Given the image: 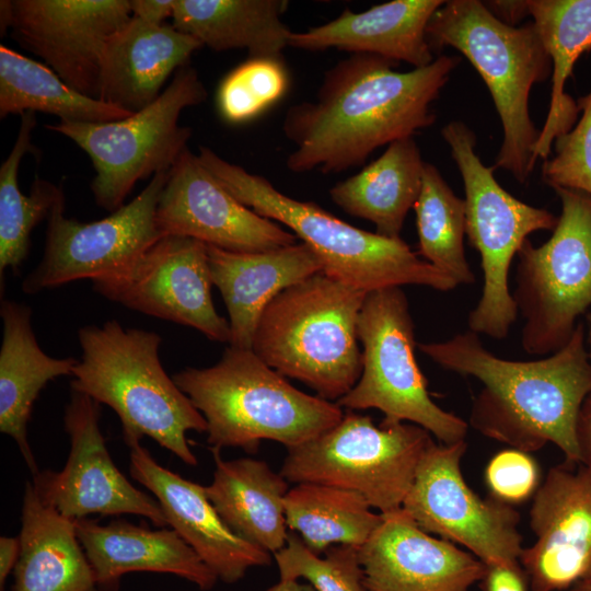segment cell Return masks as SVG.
I'll return each mask as SVG.
<instances>
[{"label": "cell", "instance_id": "cell-1", "mask_svg": "<svg viewBox=\"0 0 591 591\" xmlns=\"http://www.w3.org/2000/svg\"><path fill=\"white\" fill-rule=\"evenodd\" d=\"M461 58L398 72V62L351 54L327 70L314 101L287 111L285 137L294 144L286 166L294 173H340L366 162L378 148L413 137L436 121L432 102Z\"/></svg>", "mask_w": 591, "mask_h": 591}, {"label": "cell", "instance_id": "cell-2", "mask_svg": "<svg viewBox=\"0 0 591 591\" xmlns=\"http://www.w3.org/2000/svg\"><path fill=\"white\" fill-rule=\"evenodd\" d=\"M584 337L579 322L563 348L532 361L497 357L470 329L418 347L440 367L482 382L470 414L476 431L529 453L553 443L568 463L581 464L578 421L591 395Z\"/></svg>", "mask_w": 591, "mask_h": 591}, {"label": "cell", "instance_id": "cell-3", "mask_svg": "<svg viewBox=\"0 0 591 591\" xmlns=\"http://www.w3.org/2000/svg\"><path fill=\"white\" fill-rule=\"evenodd\" d=\"M78 338L81 359L72 372V391L109 406L129 448L149 437L196 466L186 433L206 432L207 422L165 372L159 358L161 336L111 320L102 326L81 327Z\"/></svg>", "mask_w": 591, "mask_h": 591}, {"label": "cell", "instance_id": "cell-4", "mask_svg": "<svg viewBox=\"0 0 591 591\" xmlns=\"http://www.w3.org/2000/svg\"><path fill=\"white\" fill-rule=\"evenodd\" d=\"M172 378L206 419L210 449L254 453L262 440L290 449L344 417L337 403L298 390L253 349L230 346L215 366L187 367Z\"/></svg>", "mask_w": 591, "mask_h": 591}, {"label": "cell", "instance_id": "cell-5", "mask_svg": "<svg viewBox=\"0 0 591 591\" xmlns=\"http://www.w3.org/2000/svg\"><path fill=\"white\" fill-rule=\"evenodd\" d=\"M198 158L215 178L257 215L288 227L321 258L328 277L362 292L416 285L440 291L456 281L424 260L399 239L364 231L311 201L279 192L266 177L200 147Z\"/></svg>", "mask_w": 591, "mask_h": 591}, {"label": "cell", "instance_id": "cell-6", "mask_svg": "<svg viewBox=\"0 0 591 591\" xmlns=\"http://www.w3.org/2000/svg\"><path fill=\"white\" fill-rule=\"evenodd\" d=\"M366 296L323 271L312 275L266 306L253 351L282 375L336 403L362 372L358 320Z\"/></svg>", "mask_w": 591, "mask_h": 591}, {"label": "cell", "instance_id": "cell-7", "mask_svg": "<svg viewBox=\"0 0 591 591\" xmlns=\"http://www.w3.org/2000/svg\"><path fill=\"white\" fill-rule=\"evenodd\" d=\"M426 36L433 54L450 46L465 56L487 85L503 128L495 169L521 184L534 170L540 131L529 113L535 83L552 73V60L534 23L509 26L478 0H450L434 12Z\"/></svg>", "mask_w": 591, "mask_h": 591}, {"label": "cell", "instance_id": "cell-8", "mask_svg": "<svg viewBox=\"0 0 591 591\" xmlns=\"http://www.w3.org/2000/svg\"><path fill=\"white\" fill-rule=\"evenodd\" d=\"M441 135L463 179L466 235L480 255L484 275L480 299L467 318L468 328L503 339L519 313L509 290L511 262L531 233L554 231L558 218L517 199L499 185L495 167L484 165L475 152L476 136L466 124L450 121Z\"/></svg>", "mask_w": 591, "mask_h": 591}, {"label": "cell", "instance_id": "cell-9", "mask_svg": "<svg viewBox=\"0 0 591 591\" xmlns=\"http://www.w3.org/2000/svg\"><path fill=\"white\" fill-rule=\"evenodd\" d=\"M434 442L410 422L382 421L352 410L300 445L287 449L281 475L289 483H316L360 494L381 514L399 510L421 457Z\"/></svg>", "mask_w": 591, "mask_h": 591}, {"label": "cell", "instance_id": "cell-10", "mask_svg": "<svg viewBox=\"0 0 591 591\" xmlns=\"http://www.w3.org/2000/svg\"><path fill=\"white\" fill-rule=\"evenodd\" d=\"M207 96L197 71L186 65L153 103L129 117L107 123L59 120L46 128L71 139L90 157L94 200L112 213L125 205L138 181L171 170L192 136L189 127L178 124L179 115Z\"/></svg>", "mask_w": 591, "mask_h": 591}, {"label": "cell", "instance_id": "cell-11", "mask_svg": "<svg viewBox=\"0 0 591 591\" xmlns=\"http://www.w3.org/2000/svg\"><path fill=\"white\" fill-rule=\"evenodd\" d=\"M362 372L350 392L336 403L347 410L375 408L386 422H410L440 443L465 440V420L438 406L415 358L414 322L401 287L367 293L358 320Z\"/></svg>", "mask_w": 591, "mask_h": 591}, {"label": "cell", "instance_id": "cell-12", "mask_svg": "<svg viewBox=\"0 0 591 591\" xmlns=\"http://www.w3.org/2000/svg\"><path fill=\"white\" fill-rule=\"evenodd\" d=\"M561 213L541 246L528 239L517 254L513 296L524 325L521 345L534 356L552 355L570 339L591 306V196L553 187Z\"/></svg>", "mask_w": 591, "mask_h": 591}, {"label": "cell", "instance_id": "cell-13", "mask_svg": "<svg viewBox=\"0 0 591 591\" xmlns=\"http://www.w3.org/2000/svg\"><path fill=\"white\" fill-rule=\"evenodd\" d=\"M465 440L432 442L421 457L402 509L429 534L464 546L485 565L520 563L519 513L494 498L483 499L465 482Z\"/></svg>", "mask_w": 591, "mask_h": 591}, {"label": "cell", "instance_id": "cell-14", "mask_svg": "<svg viewBox=\"0 0 591 591\" xmlns=\"http://www.w3.org/2000/svg\"><path fill=\"white\" fill-rule=\"evenodd\" d=\"M170 171L153 175L130 202L106 218L80 222L65 216V196L47 218L46 243L40 263L22 282L35 294L65 283L109 276L128 266L163 235L155 212Z\"/></svg>", "mask_w": 591, "mask_h": 591}, {"label": "cell", "instance_id": "cell-15", "mask_svg": "<svg viewBox=\"0 0 591 591\" xmlns=\"http://www.w3.org/2000/svg\"><path fill=\"white\" fill-rule=\"evenodd\" d=\"M92 285L97 293L128 309L230 343L229 321L218 314L211 298L207 244L198 240L162 236L128 266Z\"/></svg>", "mask_w": 591, "mask_h": 591}, {"label": "cell", "instance_id": "cell-16", "mask_svg": "<svg viewBox=\"0 0 591 591\" xmlns=\"http://www.w3.org/2000/svg\"><path fill=\"white\" fill-rule=\"evenodd\" d=\"M132 18L129 0H2L1 33L44 60L63 82L97 99L107 39Z\"/></svg>", "mask_w": 591, "mask_h": 591}, {"label": "cell", "instance_id": "cell-17", "mask_svg": "<svg viewBox=\"0 0 591 591\" xmlns=\"http://www.w3.org/2000/svg\"><path fill=\"white\" fill-rule=\"evenodd\" d=\"M100 404L71 392L63 415L70 453L59 472L43 471L33 484L44 503L70 520L101 515L137 514L157 526L167 520L158 500L137 489L116 467L100 429Z\"/></svg>", "mask_w": 591, "mask_h": 591}, {"label": "cell", "instance_id": "cell-18", "mask_svg": "<svg viewBox=\"0 0 591 591\" xmlns=\"http://www.w3.org/2000/svg\"><path fill=\"white\" fill-rule=\"evenodd\" d=\"M155 221L163 236L190 237L230 252H265L299 240L235 199L188 148L169 172Z\"/></svg>", "mask_w": 591, "mask_h": 591}, {"label": "cell", "instance_id": "cell-19", "mask_svg": "<svg viewBox=\"0 0 591 591\" xmlns=\"http://www.w3.org/2000/svg\"><path fill=\"white\" fill-rule=\"evenodd\" d=\"M535 542L520 556L532 591H565L591 578V473L551 468L533 496Z\"/></svg>", "mask_w": 591, "mask_h": 591}, {"label": "cell", "instance_id": "cell-20", "mask_svg": "<svg viewBox=\"0 0 591 591\" xmlns=\"http://www.w3.org/2000/svg\"><path fill=\"white\" fill-rule=\"evenodd\" d=\"M359 547L368 591H470L486 565L456 544L420 529L401 508Z\"/></svg>", "mask_w": 591, "mask_h": 591}, {"label": "cell", "instance_id": "cell-21", "mask_svg": "<svg viewBox=\"0 0 591 591\" xmlns=\"http://www.w3.org/2000/svg\"><path fill=\"white\" fill-rule=\"evenodd\" d=\"M130 475L160 503L167 524L218 579L234 583L247 569L266 566L270 553L244 541L220 518L205 487L161 466L140 442L130 447Z\"/></svg>", "mask_w": 591, "mask_h": 591}, {"label": "cell", "instance_id": "cell-22", "mask_svg": "<svg viewBox=\"0 0 591 591\" xmlns=\"http://www.w3.org/2000/svg\"><path fill=\"white\" fill-rule=\"evenodd\" d=\"M212 283L229 314L230 346L253 349L257 323L270 301L285 289L324 270L304 242L254 253L207 245Z\"/></svg>", "mask_w": 591, "mask_h": 591}, {"label": "cell", "instance_id": "cell-23", "mask_svg": "<svg viewBox=\"0 0 591 591\" xmlns=\"http://www.w3.org/2000/svg\"><path fill=\"white\" fill-rule=\"evenodd\" d=\"M443 0H393L362 12L345 9L336 19L303 32H291L289 47L317 51L328 48L380 56L414 68L436 58L426 28Z\"/></svg>", "mask_w": 591, "mask_h": 591}, {"label": "cell", "instance_id": "cell-24", "mask_svg": "<svg viewBox=\"0 0 591 591\" xmlns=\"http://www.w3.org/2000/svg\"><path fill=\"white\" fill-rule=\"evenodd\" d=\"M202 45L173 25H153L132 16L106 42L99 100L136 113L153 103L169 77L188 65Z\"/></svg>", "mask_w": 591, "mask_h": 591}, {"label": "cell", "instance_id": "cell-25", "mask_svg": "<svg viewBox=\"0 0 591 591\" xmlns=\"http://www.w3.org/2000/svg\"><path fill=\"white\" fill-rule=\"evenodd\" d=\"M74 524L100 591H119L121 577L132 571L172 573L201 590L218 580L174 530H150L121 519L102 525L83 518Z\"/></svg>", "mask_w": 591, "mask_h": 591}, {"label": "cell", "instance_id": "cell-26", "mask_svg": "<svg viewBox=\"0 0 591 591\" xmlns=\"http://www.w3.org/2000/svg\"><path fill=\"white\" fill-rule=\"evenodd\" d=\"M3 335L0 348V431L18 444L28 468H37L27 440V424L34 402L51 380L72 375L78 359L54 358L39 347L33 327L32 310L3 300L0 306Z\"/></svg>", "mask_w": 591, "mask_h": 591}, {"label": "cell", "instance_id": "cell-27", "mask_svg": "<svg viewBox=\"0 0 591 591\" xmlns=\"http://www.w3.org/2000/svg\"><path fill=\"white\" fill-rule=\"evenodd\" d=\"M21 522L11 591H100L74 521L44 503L33 482L25 486Z\"/></svg>", "mask_w": 591, "mask_h": 591}, {"label": "cell", "instance_id": "cell-28", "mask_svg": "<svg viewBox=\"0 0 591 591\" xmlns=\"http://www.w3.org/2000/svg\"><path fill=\"white\" fill-rule=\"evenodd\" d=\"M220 451L211 449L215 472L205 487L208 499L233 533L274 555L289 534L285 514L289 482L264 461H225Z\"/></svg>", "mask_w": 591, "mask_h": 591}, {"label": "cell", "instance_id": "cell-29", "mask_svg": "<svg viewBox=\"0 0 591 591\" xmlns=\"http://www.w3.org/2000/svg\"><path fill=\"white\" fill-rule=\"evenodd\" d=\"M425 161L413 137L390 143L359 173L335 184L331 199L346 213L371 221L375 233L399 239L422 184Z\"/></svg>", "mask_w": 591, "mask_h": 591}, {"label": "cell", "instance_id": "cell-30", "mask_svg": "<svg viewBox=\"0 0 591 591\" xmlns=\"http://www.w3.org/2000/svg\"><path fill=\"white\" fill-rule=\"evenodd\" d=\"M287 0H175L172 25L212 50L246 49L248 58H281L292 32Z\"/></svg>", "mask_w": 591, "mask_h": 591}, {"label": "cell", "instance_id": "cell-31", "mask_svg": "<svg viewBox=\"0 0 591 591\" xmlns=\"http://www.w3.org/2000/svg\"><path fill=\"white\" fill-rule=\"evenodd\" d=\"M530 15L552 60V93L533 157L546 160L556 138L568 132L580 113L565 85L582 54L591 49V0H528Z\"/></svg>", "mask_w": 591, "mask_h": 591}, {"label": "cell", "instance_id": "cell-32", "mask_svg": "<svg viewBox=\"0 0 591 591\" xmlns=\"http://www.w3.org/2000/svg\"><path fill=\"white\" fill-rule=\"evenodd\" d=\"M26 112L78 123H107L134 114L78 92L47 66L0 45V117Z\"/></svg>", "mask_w": 591, "mask_h": 591}, {"label": "cell", "instance_id": "cell-33", "mask_svg": "<svg viewBox=\"0 0 591 591\" xmlns=\"http://www.w3.org/2000/svg\"><path fill=\"white\" fill-rule=\"evenodd\" d=\"M287 526L315 554L335 545L361 547L383 520L358 493L300 483L285 497Z\"/></svg>", "mask_w": 591, "mask_h": 591}, {"label": "cell", "instance_id": "cell-34", "mask_svg": "<svg viewBox=\"0 0 591 591\" xmlns=\"http://www.w3.org/2000/svg\"><path fill=\"white\" fill-rule=\"evenodd\" d=\"M36 126L34 112L21 115L14 146L0 167V278L8 268L19 269L30 251L31 233L47 219L63 192L53 183L36 178L28 195L21 193L18 173L23 157L32 151Z\"/></svg>", "mask_w": 591, "mask_h": 591}, {"label": "cell", "instance_id": "cell-35", "mask_svg": "<svg viewBox=\"0 0 591 591\" xmlns=\"http://www.w3.org/2000/svg\"><path fill=\"white\" fill-rule=\"evenodd\" d=\"M414 209L417 254L457 285L474 283L475 275L464 250L465 201L453 193L431 163L425 162L421 190Z\"/></svg>", "mask_w": 591, "mask_h": 591}, {"label": "cell", "instance_id": "cell-36", "mask_svg": "<svg viewBox=\"0 0 591 591\" xmlns=\"http://www.w3.org/2000/svg\"><path fill=\"white\" fill-rule=\"evenodd\" d=\"M288 84L281 58H248L221 81L217 92L219 114L231 124L252 120L280 100Z\"/></svg>", "mask_w": 591, "mask_h": 591}, {"label": "cell", "instance_id": "cell-37", "mask_svg": "<svg viewBox=\"0 0 591 591\" xmlns=\"http://www.w3.org/2000/svg\"><path fill=\"white\" fill-rule=\"evenodd\" d=\"M274 558L282 580L303 578L315 591H368L359 547L335 545L321 557L297 533L290 532L285 547Z\"/></svg>", "mask_w": 591, "mask_h": 591}, {"label": "cell", "instance_id": "cell-38", "mask_svg": "<svg viewBox=\"0 0 591 591\" xmlns=\"http://www.w3.org/2000/svg\"><path fill=\"white\" fill-rule=\"evenodd\" d=\"M578 123L554 141L555 153L542 167L545 183L591 196V91L580 97Z\"/></svg>", "mask_w": 591, "mask_h": 591}, {"label": "cell", "instance_id": "cell-39", "mask_svg": "<svg viewBox=\"0 0 591 591\" xmlns=\"http://www.w3.org/2000/svg\"><path fill=\"white\" fill-rule=\"evenodd\" d=\"M491 498L506 505L522 502L540 487V471L531 453L508 448L496 453L485 468Z\"/></svg>", "mask_w": 591, "mask_h": 591}, {"label": "cell", "instance_id": "cell-40", "mask_svg": "<svg viewBox=\"0 0 591 591\" xmlns=\"http://www.w3.org/2000/svg\"><path fill=\"white\" fill-rule=\"evenodd\" d=\"M528 577L520 563L486 565L484 591H528Z\"/></svg>", "mask_w": 591, "mask_h": 591}, {"label": "cell", "instance_id": "cell-41", "mask_svg": "<svg viewBox=\"0 0 591 591\" xmlns=\"http://www.w3.org/2000/svg\"><path fill=\"white\" fill-rule=\"evenodd\" d=\"M175 0H129L131 14L147 23L163 25L173 16Z\"/></svg>", "mask_w": 591, "mask_h": 591}, {"label": "cell", "instance_id": "cell-42", "mask_svg": "<svg viewBox=\"0 0 591 591\" xmlns=\"http://www.w3.org/2000/svg\"><path fill=\"white\" fill-rule=\"evenodd\" d=\"M491 14L509 26H515L530 15L528 0L483 1Z\"/></svg>", "mask_w": 591, "mask_h": 591}, {"label": "cell", "instance_id": "cell-43", "mask_svg": "<svg viewBox=\"0 0 591 591\" xmlns=\"http://www.w3.org/2000/svg\"><path fill=\"white\" fill-rule=\"evenodd\" d=\"M578 436L582 452L581 464L591 473V395L586 399L580 412Z\"/></svg>", "mask_w": 591, "mask_h": 591}, {"label": "cell", "instance_id": "cell-44", "mask_svg": "<svg viewBox=\"0 0 591 591\" xmlns=\"http://www.w3.org/2000/svg\"><path fill=\"white\" fill-rule=\"evenodd\" d=\"M20 555L19 537H0V589L3 591L4 582L14 569Z\"/></svg>", "mask_w": 591, "mask_h": 591}, {"label": "cell", "instance_id": "cell-45", "mask_svg": "<svg viewBox=\"0 0 591 591\" xmlns=\"http://www.w3.org/2000/svg\"><path fill=\"white\" fill-rule=\"evenodd\" d=\"M266 591H315V589L310 584L300 583L298 580H282Z\"/></svg>", "mask_w": 591, "mask_h": 591}, {"label": "cell", "instance_id": "cell-46", "mask_svg": "<svg viewBox=\"0 0 591 591\" xmlns=\"http://www.w3.org/2000/svg\"><path fill=\"white\" fill-rule=\"evenodd\" d=\"M587 317V338L586 341L588 344V355L591 360V313L586 314Z\"/></svg>", "mask_w": 591, "mask_h": 591}, {"label": "cell", "instance_id": "cell-47", "mask_svg": "<svg viewBox=\"0 0 591 591\" xmlns=\"http://www.w3.org/2000/svg\"><path fill=\"white\" fill-rule=\"evenodd\" d=\"M565 591H591V586L578 583L573 586L572 588L565 590Z\"/></svg>", "mask_w": 591, "mask_h": 591}, {"label": "cell", "instance_id": "cell-48", "mask_svg": "<svg viewBox=\"0 0 591 591\" xmlns=\"http://www.w3.org/2000/svg\"><path fill=\"white\" fill-rule=\"evenodd\" d=\"M580 583L591 586V578H589L588 580H584V581H582Z\"/></svg>", "mask_w": 591, "mask_h": 591}]
</instances>
